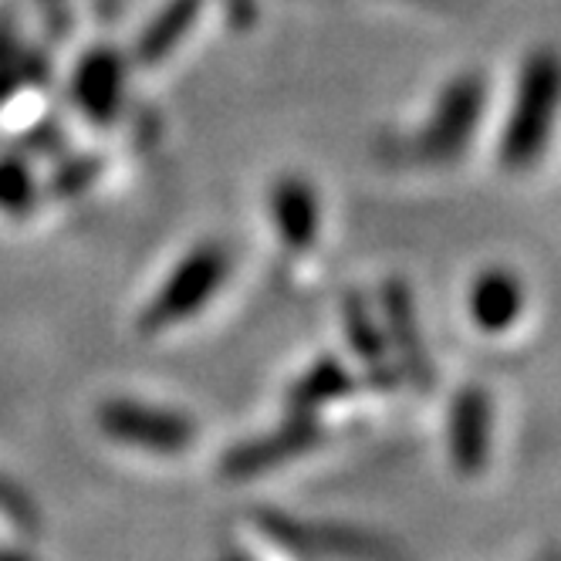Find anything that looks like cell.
Segmentation results:
<instances>
[{
  "label": "cell",
  "mask_w": 561,
  "mask_h": 561,
  "mask_svg": "<svg viewBox=\"0 0 561 561\" xmlns=\"http://www.w3.org/2000/svg\"><path fill=\"white\" fill-rule=\"evenodd\" d=\"M491 433H494V403L488 389L463 386L450 403L447 447L450 463L460 477H480L491 460Z\"/></svg>",
  "instance_id": "52a82bcc"
},
{
  "label": "cell",
  "mask_w": 561,
  "mask_h": 561,
  "mask_svg": "<svg viewBox=\"0 0 561 561\" xmlns=\"http://www.w3.org/2000/svg\"><path fill=\"white\" fill-rule=\"evenodd\" d=\"M545 561H561V551H551V554H548Z\"/></svg>",
  "instance_id": "4fadbf2b"
},
{
  "label": "cell",
  "mask_w": 561,
  "mask_h": 561,
  "mask_svg": "<svg viewBox=\"0 0 561 561\" xmlns=\"http://www.w3.org/2000/svg\"><path fill=\"white\" fill-rule=\"evenodd\" d=\"M95 426L115 447H126L142 457L176 460L196 447L199 426L193 416L173 407L146 403L133 396H112L95 407Z\"/></svg>",
  "instance_id": "7a4b0ae2"
},
{
  "label": "cell",
  "mask_w": 561,
  "mask_h": 561,
  "mask_svg": "<svg viewBox=\"0 0 561 561\" xmlns=\"http://www.w3.org/2000/svg\"><path fill=\"white\" fill-rule=\"evenodd\" d=\"M0 561H31L18 545L11 548V545H4V541H0Z\"/></svg>",
  "instance_id": "7c38bea8"
},
{
  "label": "cell",
  "mask_w": 561,
  "mask_h": 561,
  "mask_svg": "<svg viewBox=\"0 0 561 561\" xmlns=\"http://www.w3.org/2000/svg\"><path fill=\"white\" fill-rule=\"evenodd\" d=\"M345 325H348V345L358 355V363L366 366L369 379L379 389H392V382L399 379L389 348H386V335H382V322L369 314L363 298H348L345 301Z\"/></svg>",
  "instance_id": "9c48e42d"
},
{
  "label": "cell",
  "mask_w": 561,
  "mask_h": 561,
  "mask_svg": "<svg viewBox=\"0 0 561 561\" xmlns=\"http://www.w3.org/2000/svg\"><path fill=\"white\" fill-rule=\"evenodd\" d=\"M561 115V51L535 48L517 71L514 102L501 133L497 159L507 173H528L551 146Z\"/></svg>",
  "instance_id": "6da1fadb"
},
{
  "label": "cell",
  "mask_w": 561,
  "mask_h": 561,
  "mask_svg": "<svg viewBox=\"0 0 561 561\" xmlns=\"http://www.w3.org/2000/svg\"><path fill=\"white\" fill-rule=\"evenodd\" d=\"M467 311H470V322L480 332L501 335L517 322L520 311H525V285H520V277L507 267L480 271L467 291Z\"/></svg>",
  "instance_id": "ba28073f"
},
{
  "label": "cell",
  "mask_w": 561,
  "mask_h": 561,
  "mask_svg": "<svg viewBox=\"0 0 561 561\" xmlns=\"http://www.w3.org/2000/svg\"><path fill=\"white\" fill-rule=\"evenodd\" d=\"M488 108V82L480 71H463L439 92L426 129L416 136L413 149L423 163H454L470 146Z\"/></svg>",
  "instance_id": "3957f363"
},
{
  "label": "cell",
  "mask_w": 561,
  "mask_h": 561,
  "mask_svg": "<svg viewBox=\"0 0 561 561\" xmlns=\"http://www.w3.org/2000/svg\"><path fill=\"white\" fill-rule=\"evenodd\" d=\"M352 396V376L345 373V366H339L335 358H322L314 363L295 386L288 396V416H322L325 407L345 403Z\"/></svg>",
  "instance_id": "30bf717a"
},
{
  "label": "cell",
  "mask_w": 561,
  "mask_h": 561,
  "mask_svg": "<svg viewBox=\"0 0 561 561\" xmlns=\"http://www.w3.org/2000/svg\"><path fill=\"white\" fill-rule=\"evenodd\" d=\"M274 217H277V230L288 240L291 248H308L318 237V204L314 193H308V186L301 183H288L285 193L274 199Z\"/></svg>",
  "instance_id": "8fae6325"
},
{
  "label": "cell",
  "mask_w": 561,
  "mask_h": 561,
  "mask_svg": "<svg viewBox=\"0 0 561 561\" xmlns=\"http://www.w3.org/2000/svg\"><path fill=\"white\" fill-rule=\"evenodd\" d=\"M227 274V257L220 248H196L173 274L163 288L156 291L152 305L139 318L142 335H163L167 329L186 322L199 308L217 295Z\"/></svg>",
  "instance_id": "277c9868"
},
{
  "label": "cell",
  "mask_w": 561,
  "mask_h": 561,
  "mask_svg": "<svg viewBox=\"0 0 561 561\" xmlns=\"http://www.w3.org/2000/svg\"><path fill=\"white\" fill-rule=\"evenodd\" d=\"M325 439V426L314 416H288V423H280L277 430L240 444L227 450L220 460V473L227 480H254L267 470H277L280 463H288L295 457H305Z\"/></svg>",
  "instance_id": "5b68a950"
},
{
  "label": "cell",
  "mask_w": 561,
  "mask_h": 561,
  "mask_svg": "<svg viewBox=\"0 0 561 561\" xmlns=\"http://www.w3.org/2000/svg\"><path fill=\"white\" fill-rule=\"evenodd\" d=\"M382 335H386V348H389V358L399 379H407L420 392H430L433 363H430L426 342L420 335L413 295L403 280H389L382 288Z\"/></svg>",
  "instance_id": "8992f818"
}]
</instances>
